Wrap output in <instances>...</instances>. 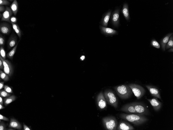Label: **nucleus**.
Segmentation results:
<instances>
[{"label": "nucleus", "mask_w": 173, "mask_h": 130, "mask_svg": "<svg viewBox=\"0 0 173 130\" xmlns=\"http://www.w3.org/2000/svg\"><path fill=\"white\" fill-rule=\"evenodd\" d=\"M120 117L137 126L145 123L149 120L144 115L139 114H122L120 115Z\"/></svg>", "instance_id": "obj_1"}, {"label": "nucleus", "mask_w": 173, "mask_h": 130, "mask_svg": "<svg viewBox=\"0 0 173 130\" xmlns=\"http://www.w3.org/2000/svg\"><path fill=\"white\" fill-rule=\"evenodd\" d=\"M114 88L118 96L122 99H128L133 93L131 89L128 85H120L115 87Z\"/></svg>", "instance_id": "obj_2"}, {"label": "nucleus", "mask_w": 173, "mask_h": 130, "mask_svg": "<svg viewBox=\"0 0 173 130\" xmlns=\"http://www.w3.org/2000/svg\"><path fill=\"white\" fill-rule=\"evenodd\" d=\"M104 127L106 130H116L118 122L116 117L113 116L105 117L102 119Z\"/></svg>", "instance_id": "obj_3"}, {"label": "nucleus", "mask_w": 173, "mask_h": 130, "mask_svg": "<svg viewBox=\"0 0 173 130\" xmlns=\"http://www.w3.org/2000/svg\"><path fill=\"white\" fill-rule=\"evenodd\" d=\"M104 97L108 104L117 108L118 107V101L113 92L110 90L106 91L104 93Z\"/></svg>", "instance_id": "obj_4"}, {"label": "nucleus", "mask_w": 173, "mask_h": 130, "mask_svg": "<svg viewBox=\"0 0 173 130\" xmlns=\"http://www.w3.org/2000/svg\"><path fill=\"white\" fill-rule=\"evenodd\" d=\"M128 86L138 99L141 98L145 95V90L141 86L135 84H132Z\"/></svg>", "instance_id": "obj_5"}, {"label": "nucleus", "mask_w": 173, "mask_h": 130, "mask_svg": "<svg viewBox=\"0 0 173 130\" xmlns=\"http://www.w3.org/2000/svg\"><path fill=\"white\" fill-rule=\"evenodd\" d=\"M136 111L138 114L142 115H149L150 113L146 106L139 102H134L133 103Z\"/></svg>", "instance_id": "obj_6"}, {"label": "nucleus", "mask_w": 173, "mask_h": 130, "mask_svg": "<svg viewBox=\"0 0 173 130\" xmlns=\"http://www.w3.org/2000/svg\"><path fill=\"white\" fill-rule=\"evenodd\" d=\"M0 59L3 61L4 66V72L9 77H11L13 73L14 68L11 63L7 60L3 59L0 56Z\"/></svg>", "instance_id": "obj_7"}, {"label": "nucleus", "mask_w": 173, "mask_h": 130, "mask_svg": "<svg viewBox=\"0 0 173 130\" xmlns=\"http://www.w3.org/2000/svg\"><path fill=\"white\" fill-rule=\"evenodd\" d=\"M97 103L99 108L104 109L107 107V102L104 97L102 92L98 95L97 98Z\"/></svg>", "instance_id": "obj_8"}, {"label": "nucleus", "mask_w": 173, "mask_h": 130, "mask_svg": "<svg viewBox=\"0 0 173 130\" xmlns=\"http://www.w3.org/2000/svg\"><path fill=\"white\" fill-rule=\"evenodd\" d=\"M13 12L10 7L6 6L5 11L3 14V16L2 18V21H5L11 23L10 21V18L13 15Z\"/></svg>", "instance_id": "obj_9"}, {"label": "nucleus", "mask_w": 173, "mask_h": 130, "mask_svg": "<svg viewBox=\"0 0 173 130\" xmlns=\"http://www.w3.org/2000/svg\"><path fill=\"white\" fill-rule=\"evenodd\" d=\"M120 111L129 114H138L134 109L133 103L123 106Z\"/></svg>", "instance_id": "obj_10"}, {"label": "nucleus", "mask_w": 173, "mask_h": 130, "mask_svg": "<svg viewBox=\"0 0 173 130\" xmlns=\"http://www.w3.org/2000/svg\"><path fill=\"white\" fill-rule=\"evenodd\" d=\"M147 99L155 111H158L160 110L162 103L158 100L157 98L155 97L151 99Z\"/></svg>", "instance_id": "obj_11"}, {"label": "nucleus", "mask_w": 173, "mask_h": 130, "mask_svg": "<svg viewBox=\"0 0 173 130\" xmlns=\"http://www.w3.org/2000/svg\"><path fill=\"white\" fill-rule=\"evenodd\" d=\"M146 87L152 96L161 99L160 91L157 88L149 85H146Z\"/></svg>", "instance_id": "obj_12"}, {"label": "nucleus", "mask_w": 173, "mask_h": 130, "mask_svg": "<svg viewBox=\"0 0 173 130\" xmlns=\"http://www.w3.org/2000/svg\"><path fill=\"white\" fill-rule=\"evenodd\" d=\"M134 127L128 123L121 120L117 128L118 130H133Z\"/></svg>", "instance_id": "obj_13"}, {"label": "nucleus", "mask_w": 173, "mask_h": 130, "mask_svg": "<svg viewBox=\"0 0 173 130\" xmlns=\"http://www.w3.org/2000/svg\"><path fill=\"white\" fill-rule=\"evenodd\" d=\"M11 31L10 25L7 23L4 22L0 24V32L2 34L8 35L10 33Z\"/></svg>", "instance_id": "obj_14"}, {"label": "nucleus", "mask_w": 173, "mask_h": 130, "mask_svg": "<svg viewBox=\"0 0 173 130\" xmlns=\"http://www.w3.org/2000/svg\"><path fill=\"white\" fill-rule=\"evenodd\" d=\"M17 43V38L16 36L14 34H12L9 37L7 42L8 48L10 49L14 47Z\"/></svg>", "instance_id": "obj_15"}, {"label": "nucleus", "mask_w": 173, "mask_h": 130, "mask_svg": "<svg viewBox=\"0 0 173 130\" xmlns=\"http://www.w3.org/2000/svg\"><path fill=\"white\" fill-rule=\"evenodd\" d=\"M9 127L18 129H21L22 126L20 123L15 119L12 118L11 119L9 125Z\"/></svg>", "instance_id": "obj_16"}, {"label": "nucleus", "mask_w": 173, "mask_h": 130, "mask_svg": "<svg viewBox=\"0 0 173 130\" xmlns=\"http://www.w3.org/2000/svg\"><path fill=\"white\" fill-rule=\"evenodd\" d=\"M173 33H169L165 36L161 40L160 44L161 47L163 50L165 51L166 50V46L168 41L170 37L172 35Z\"/></svg>", "instance_id": "obj_17"}, {"label": "nucleus", "mask_w": 173, "mask_h": 130, "mask_svg": "<svg viewBox=\"0 0 173 130\" xmlns=\"http://www.w3.org/2000/svg\"><path fill=\"white\" fill-rule=\"evenodd\" d=\"M122 12L126 19L127 20H128L130 18V15L128 6L127 4H125L124 5Z\"/></svg>", "instance_id": "obj_18"}, {"label": "nucleus", "mask_w": 173, "mask_h": 130, "mask_svg": "<svg viewBox=\"0 0 173 130\" xmlns=\"http://www.w3.org/2000/svg\"><path fill=\"white\" fill-rule=\"evenodd\" d=\"M119 11L117 10L115 11L113 15L112 21L115 25H118L119 22Z\"/></svg>", "instance_id": "obj_19"}, {"label": "nucleus", "mask_w": 173, "mask_h": 130, "mask_svg": "<svg viewBox=\"0 0 173 130\" xmlns=\"http://www.w3.org/2000/svg\"><path fill=\"white\" fill-rule=\"evenodd\" d=\"M13 29L18 36L19 39H21L22 36V32L20 27L17 24L11 23Z\"/></svg>", "instance_id": "obj_20"}, {"label": "nucleus", "mask_w": 173, "mask_h": 130, "mask_svg": "<svg viewBox=\"0 0 173 130\" xmlns=\"http://www.w3.org/2000/svg\"><path fill=\"white\" fill-rule=\"evenodd\" d=\"M10 8L14 15L16 16L18 10V5L16 0H15L11 5Z\"/></svg>", "instance_id": "obj_21"}, {"label": "nucleus", "mask_w": 173, "mask_h": 130, "mask_svg": "<svg viewBox=\"0 0 173 130\" xmlns=\"http://www.w3.org/2000/svg\"><path fill=\"white\" fill-rule=\"evenodd\" d=\"M16 97L15 96L13 95L10 96L6 97L4 99V103L5 106H7L12 102L15 101Z\"/></svg>", "instance_id": "obj_22"}, {"label": "nucleus", "mask_w": 173, "mask_h": 130, "mask_svg": "<svg viewBox=\"0 0 173 130\" xmlns=\"http://www.w3.org/2000/svg\"><path fill=\"white\" fill-rule=\"evenodd\" d=\"M19 41L15 47L7 54V57L9 59L11 60H13V59L14 56L16 51L17 48Z\"/></svg>", "instance_id": "obj_23"}, {"label": "nucleus", "mask_w": 173, "mask_h": 130, "mask_svg": "<svg viewBox=\"0 0 173 130\" xmlns=\"http://www.w3.org/2000/svg\"><path fill=\"white\" fill-rule=\"evenodd\" d=\"M102 30L105 33L109 34H116L117 31L110 28H105L101 27Z\"/></svg>", "instance_id": "obj_24"}, {"label": "nucleus", "mask_w": 173, "mask_h": 130, "mask_svg": "<svg viewBox=\"0 0 173 130\" xmlns=\"http://www.w3.org/2000/svg\"><path fill=\"white\" fill-rule=\"evenodd\" d=\"M0 76L1 78L5 81L7 82L9 80V76L1 70H0Z\"/></svg>", "instance_id": "obj_25"}, {"label": "nucleus", "mask_w": 173, "mask_h": 130, "mask_svg": "<svg viewBox=\"0 0 173 130\" xmlns=\"http://www.w3.org/2000/svg\"><path fill=\"white\" fill-rule=\"evenodd\" d=\"M173 48V36L172 35L169 38L168 42L166 46V49H167Z\"/></svg>", "instance_id": "obj_26"}, {"label": "nucleus", "mask_w": 173, "mask_h": 130, "mask_svg": "<svg viewBox=\"0 0 173 130\" xmlns=\"http://www.w3.org/2000/svg\"><path fill=\"white\" fill-rule=\"evenodd\" d=\"M11 96V95L6 91L5 90H1L0 91V96L2 97H7Z\"/></svg>", "instance_id": "obj_27"}, {"label": "nucleus", "mask_w": 173, "mask_h": 130, "mask_svg": "<svg viewBox=\"0 0 173 130\" xmlns=\"http://www.w3.org/2000/svg\"><path fill=\"white\" fill-rule=\"evenodd\" d=\"M111 14V13L109 12L106 15L104 18L103 21V24L106 26L108 24Z\"/></svg>", "instance_id": "obj_28"}, {"label": "nucleus", "mask_w": 173, "mask_h": 130, "mask_svg": "<svg viewBox=\"0 0 173 130\" xmlns=\"http://www.w3.org/2000/svg\"><path fill=\"white\" fill-rule=\"evenodd\" d=\"M151 45L153 47L157 49L160 48V45L159 43L155 39L152 40L151 42Z\"/></svg>", "instance_id": "obj_29"}, {"label": "nucleus", "mask_w": 173, "mask_h": 130, "mask_svg": "<svg viewBox=\"0 0 173 130\" xmlns=\"http://www.w3.org/2000/svg\"><path fill=\"white\" fill-rule=\"evenodd\" d=\"M0 55L2 58L4 60L6 59V53L4 47L1 46L0 47Z\"/></svg>", "instance_id": "obj_30"}, {"label": "nucleus", "mask_w": 173, "mask_h": 130, "mask_svg": "<svg viewBox=\"0 0 173 130\" xmlns=\"http://www.w3.org/2000/svg\"><path fill=\"white\" fill-rule=\"evenodd\" d=\"M5 43V39L2 34H0V46L4 47Z\"/></svg>", "instance_id": "obj_31"}, {"label": "nucleus", "mask_w": 173, "mask_h": 130, "mask_svg": "<svg viewBox=\"0 0 173 130\" xmlns=\"http://www.w3.org/2000/svg\"><path fill=\"white\" fill-rule=\"evenodd\" d=\"M10 4V3L7 0H1L0 1V6L5 5H9Z\"/></svg>", "instance_id": "obj_32"}, {"label": "nucleus", "mask_w": 173, "mask_h": 130, "mask_svg": "<svg viewBox=\"0 0 173 130\" xmlns=\"http://www.w3.org/2000/svg\"><path fill=\"white\" fill-rule=\"evenodd\" d=\"M5 90L9 93L12 94L13 93V91L12 89L7 85H5L4 87Z\"/></svg>", "instance_id": "obj_33"}, {"label": "nucleus", "mask_w": 173, "mask_h": 130, "mask_svg": "<svg viewBox=\"0 0 173 130\" xmlns=\"http://www.w3.org/2000/svg\"><path fill=\"white\" fill-rule=\"evenodd\" d=\"M0 130H7V129L6 128V126L5 124L3 122H0Z\"/></svg>", "instance_id": "obj_34"}, {"label": "nucleus", "mask_w": 173, "mask_h": 130, "mask_svg": "<svg viewBox=\"0 0 173 130\" xmlns=\"http://www.w3.org/2000/svg\"><path fill=\"white\" fill-rule=\"evenodd\" d=\"M17 19L15 17L13 16L11 17L10 18V21L11 23H15L17 22Z\"/></svg>", "instance_id": "obj_35"}, {"label": "nucleus", "mask_w": 173, "mask_h": 130, "mask_svg": "<svg viewBox=\"0 0 173 130\" xmlns=\"http://www.w3.org/2000/svg\"><path fill=\"white\" fill-rule=\"evenodd\" d=\"M0 119L3 120L5 121H9V119L6 117L3 116L1 114H0Z\"/></svg>", "instance_id": "obj_36"}, {"label": "nucleus", "mask_w": 173, "mask_h": 130, "mask_svg": "<svg viewBox=\"0 0 173 130\" xmlns=\"http://www.w3.org/2000/svg\"><path fill=\"white\" fill-rule=\"evenodd\" d=\"M4 66L3 61L0 59V69L2 70H4Z\"/></svg>", "instance_id": "obj_37"}, {"label": "nucleus", "mask_w": 173, "mask_h": 130, "mask_svg": "<svg viewBox=\"0 0 173 130\" xmlns=\"http://www.w3.org/2000/svg\"><path fill=\"white\" fill-rule=\"evenodd\" d=\"M4 82H0V90H1L3 89L4 88L5 85H4Z\"/></svg>", "instance_id": "obj_38"}, {"label": "nucleus", "mask_w": 173, "mask_h": 130, "mask_svg": "<svg viewBox=\"0 0 173 130\" xmlns=\"http://www.w3.org/2000/svg\"><path fill=\"white\" fill-rule=\"evenodd\" d=\"M6 10V8L3 6H0V12H4Z\"/></svg>", "instance_id": "obj_39"}, {"label": "nucleus", "mask_w": 173, "mask_h": 130, "mask_svg": "<svg viewBox=\"0 0 173 130\" xmlns=\"http://www.w3.org/2000/svg\"><path fill=\"white\" fill-rule=\"evenodd\" d=\"M23 127L24 130H31V128L26 125L23 124Z\"/></svg>", "instance_id": "obj_40"}, {"label": "nucleus", "mask_w": 173, "mask_h": 130, "mask_svg": "<svg viewBox=\"0 0 173 130\" xmlns=\"http://www.w3.org/2000/svg\"><path fill=\"white\" fill-rule=\"evenodd\" d=\"M0 104L3 105H4L3 100L2 97H0Z\"/></svg>", "instance_id": "obj_41"}, {"label": "nucleus", "mask_w": 173, "mask_h": 130, "mask_svg": "<svg viewBox=\"0 0 173 130\" xmlns=\"http://www.w3.org/2000/svg\"><path fill=\"white\" fill-rule=\"evenodd\" d=\"M5 108L4 107L3 105L0 104V110H1Z\"/></svg>", "instance_id": "obj_42"}, {"label": "nucleus", "mask_w": 173, "mask_h": 130, "mask_svg": "<svg viewBox=\"0 0 173 130\" xmlns=\"http://www.w3.org/2000/svg\"><path fill=\"white\" fill-rule=\"evenodd\" d=\"M168 51L170 52H173V48H170L168 50Z\"/></svg>", "instance_id": "obj_43"}, {"label": "nucleus", "mask_w": 173, "mask_h": 130, "mask_svg": "<svg viewBox=\"0 0 173 130\" xmlns=\"http://www.w3.org/2000/svg\"><path fill=\"white\" fill-rule=\"evenodd\" d=\"M85 58V57L84 56H82L81 57V59L82 60H83Z\"/></svg>", "instance_id": "obj_44"}, {"label": "nucleus", "mask_w": 173, "mask_h": 130, "mask_svg": "<svg viewBox=\"0 0 173 130\" xmlns=\"http://www.w3.org/2000/svg\"><path fill=\"white\" fill-rule=\"evenodd\" d=\"M2 16H3V15H2L1 14H1H0V17H1V18H2Z\"/></svg>", "instance_id": "obj_45"}, {"label": "nucleus", "mask_w": 173, "mask_h": 130, "mask_svg": "<svg viewBox=\"0 0 173 130\" xmlns=\"http://www.w3.org/2000/svg\"><path fill=\"white\" fill-rule=\"evenodd\" d=\"M7 130H14V129L12 128H9V129H7Z\"/></svg>", "instance_id": "obj_46"}]
</instances>
